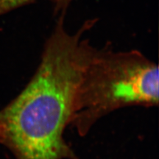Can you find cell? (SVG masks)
Listing matches in <instances>:
<instances>
[{
    "label": "cell",
    "instance_id": "cell-1",
    "mask_svg": "<svg viewBox=\"0 0 159 159\" xmlns=\"http://www.w3.org/2000/svg\"><path fill=\"white\" fill-rule=\"evenodd\" d=\"M65 15L46 41L40 63L25 87L0 110L2 140L14 159H78L65 139L77 89L95 47L83 38L89 20L75 33Z\"/></svg>",
    "mask_w": 159,
    "mask_h": 159
},
{
    "label": "cell",
    "instance_id": "cell-3",
    "mask_svg": "<svg viewBox=\"0 0 159 159\" xmlns=\"http://www.w3.org/2000/svg\"><path fill=\"white\" fill-rule=\"evenodd\" d=\"M35 1L36 0H0V16Z\"/></svg>",
    "mask_w": 159,
    "mask_h": 159
},
{
    "label": "cell",
    "instance_id": "cell-5",
    "mask_svg": "<svg viewBox=\"0 0 159 159\" xmlns=\"http://www.w3.org/2000/svg\"><path fill=\"white\" fill-rule=\"evenodd\" d=\"M2 125L0 124V144L2 143Z\"/></svg>",
    "mask_w": 159,
    "mask_h": 159
},
{
    "label": "cell",
    "instance_id": "cell-4",
    "mask_svg": "<svg viewBox=\"0 0 159 159\" xmlns=\"http://www.w3.org/2000/svg\"><path fill=\"white\" fill-rule=\"evenodd\" d=\"M52 2L55 14L65 15L67 8L70 5L72 0H50Z\"/></svg>",
    "mask_w": 159,
    "mask_h": 159
},
{
    "label": "cell",
    "instance_id": "cell-2",
    "mask_svg": "<svg viewBox=\"0 0 159 159\" xmlns=\"http://www.w3.org/2000/svg\"><path fill=\"white\" fill-rule=\"evenodd\" d=\"M158 65L137 50L94 49L75 96L70 125L84 137L100 119L128 107H156Z\"/></svg>",
    "mask_w": 159,
    "mask_h": 159
}]
</instances>
